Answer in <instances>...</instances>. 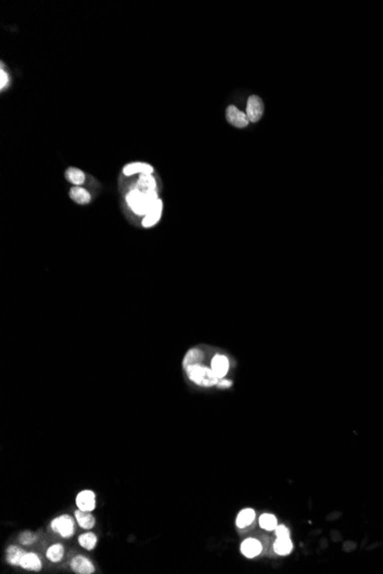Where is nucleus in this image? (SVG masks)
Listing matches in <instances>:
<instances>
[{"instance_id":"obj_19","label":"nucleus","mask_w":383,"mask_h":574,"mask_svg":"<svg viewBox=\"0 0 383 574\" xmlns=\"http://www.w3.org/2000/svg\"><path fill=\"white\" fill-rule=\"evenodd\" d=\"M78 544H80V546L83 549L88 550V552H91V550L94 549L98 545L96 534L91 532V531L80 534V536L78 537Z\"/></svg>"},{"instance_id":"obj_25","label":"nucleus","mask_w":383,"mask_h":574,"mask_svg":"<svg viewBox=\"0 0 383 574\" xmlns=\"http://www.w3.org/2000/svg\"><path fill=\"white\" fill-rule=\"evenodd\" d=\"M274 531L276 538H289V530L284 525H278Z\"/></svg>"},{"instance_id":"obj_26","label":"nucleus","mask_w":383,"mask_h":574,"mask_svg":"<svg viewBox=\"0 0 383 574\" xmlns=\"http://www.w3.org/2000/svg\"><path fill=\"white\" fill-rule=\"evenodd\" d=\"M233 385V382L230 380H226V378H220V380H218L217 383V388L218 389H230V386Z\"/></svg>"},{"instance_id":"obj_7","label":"nucleus","mask_w":383,"mask_h":574,"mask_svg":"<svg viewBox=\"0 0 383 574\" xmlns=\"http://www.w3.org/2000/svg\"><path fill=\"white\" fill-rule=\"evenodd\" d=\"M162 211H163V201L161 198H158V201H156L153 206H152L150 210L148 211V213L146 214L142 218V225L144 228H150V227H154L155 225L158 224V221L161 220V217H162Z\"/></svg>"},{"instance_id":"obj_10","label":"nucleus","mask_w":383,"mask_h":574,"mask_svg":"<svg viewBox=\"0 0 383 574\" xmlns=\"http://www.w3.org/2000/svg\"><path fill=\"white\" fill-rule=\"evenodd\" d=\"M153 174L154 173V167L150 165V164L148 163H144V162H132V163H128L126 165H124L123 167V174L126 175V177H130V175H134V174Z\"/></svg>"},{"instance_id":"obj_12","label":"nucleus","mask_w":383,"mask_h":574,"mask_svg":"<svg viewBox=\"0 0 383 574\" xmlns=\"http://www.w3.org/2000/svg\"><path fill=\"white\" fill-rule=\"evenodd\" d=\"M240 549H241L242 555H244V557L255 558L262 553V549H263V547H262V544L258 540H256V539H252V538H249V539H246V540L242 542Z\"/></svg>"},{"instance_id":"obj_14","label":"nucleus","mask_w":383,"mask_h":574,"mask_svg":"<svg viewBox=\"0 0 383 574\" xmlns=\"http://www.w3.org/2000/svg\"><path fill=\"white\" fill-rule=\"evenodd\" d=\"M75 519L78 526L86 531H91L96 523V517L93 516L92 513H86V511H82L80 509L75 511Z\"/></svg>"},{"instance_id":"obj_6","label":"nucleus","mask_w":383,"mask_h":574,"mask_svg":"<svg viewBox=\"0 0 383 574\" xmlns=\"http://www.w3.org/2000/svg\"><path fill=\"white\" fill-rule=\"evenodd\" d=\"M226 120L234 127L244 128L249 125V118L246 112L241 111L236 105H228L226 109Z\"/></svg>"},{"instance_id":"obj_9","label":"nucleus","mask_w":383,"mask_h":574,"mask_svg":"<svg viewBox=\"0 0 383 574\" xmlns=\"http://www.w3.org/2000/svg\"><path fill=\"white\" fill-rule=\"evenodd\" d=\"M210 368L212 369L214 375L220 378H224L230 370V360L224 354H214L211 359Z\"/></svg>"},{"instance_id":"obj_1","label":"nucleus","mask_w":383,"mask_h":574,"mask_svg":"<svg viewBox=\"0 0 383 574\" xmlns=\"http://www.w3.org/2000/svg\"><path fill=\"white\" fill-rule=\"evenodd\" d=\"M158 198V190L142 191L134 188L126 194L125 201H126L128 208L132 210V212L136 216L144 217Z\"/></svg>"},{"instance_id":"obj_16","label":"nucleus","mask_w":383,"mask_h":574,"mask_svg":"<svg viewBox=\"0 0 383 574\" xmlns=\"http://www.w3.org/2000/svg\"><path fill=\"white\" fill-rule=\"evenodd\" d=\"M255 517H256L255 510L252 509V508H246V509H242L240 513L238 514L236 524L239 529H244V527L252 524L254 521H255Z\"/></svg>"},{"instance_id":"obj_11","label":"nucleus","mask_w":383,"mask_h":574,"mask_svg":"<svg viewBox=\"0 0 383 574\" xmlns=\"http://www.w3.org/2000/svg\"><path fill=\"white\" fill-rule=\"evenodd\" d=\"M18 566H21L23 570H26V571L38 572L42 569V563L40 557L36 553H26L21 562H20Z\"/></svg>"},{"instance_id":"obj_22","label":"nucleus","mask_w":383,"mask_h":574,"mask_svg":"<svg viewBox=\"0 0 383 574\" xmlns=\"http://www.w3.org/2000/svg\"><path fill=\"white\" fill-rule=\"evenodd\" d=\"M274 552L281 556H286L292 550V542L289 538H278L273 545Z\"/></svg>"},{"instance_id":"obj_23","label":"nucleus","mask_w":383,"mask_h":574,"mask_svg":"<svg viewBox=\"0 0 383 574\" xmlns=\"http://www.w3.org/2000/svg\"><path fill=\"white\" fill-rule=\"evenodd\" d=\"M260 526L263 530L266 531H273L278 526V522H276V516L271 514H263L260 517Z\"/></svg>"},{"instance_id":"obj_2","label":"nucleus","mask_w":383,"mask_h":574,"mask_svg":"<svg viewBox=\"0 0 383 574\" xmlns=\"http://www.w3.org/2000/svg\"><path fill=\"white\" fill-rule=\"evenodd\" d=\"M185 372L188 376L190 380L198 386H203V388H211V386H216L218 383V378L212 369L209 367L203 366L201 364L190 365L185 368Z\"/></svg>"},{"instance_id":"obj_5","label":"nucleus","mask_w":383,"mask_h":574,"mask_svg":"<svg viewBox=\"0 0 383 574\" xmlns=\"http://www.w3.org/2000/svg\"><path fill=\"white\" fill-rule=\"evenodd\" d=\"M75 502L77 509L92 513L96 508V495L92 490H83L76 495Z\"/></svg>"},{"instance_id":"obj_3","label":"nucleus","mask_w":383,"mask_h":574,"mask_svg":"<svg viewBox=\"0 0 383 574\" xmlns=\"http://www.w3.org/2000/svg\"><path fill=\"white\" fill-rule=\"evenodd\" d=\"M75 521L76 519H74L70 515H60L50 522V529L62 538H72L75 533Z\"/></svg>"},{"instance_id":"obj_24","label":"nucleus","mask_w":383,"mask_h":574,"mask_svg":"<svg viewBox=\"0 0 383 574\" xmlns=\"http://www.w3.org/2000/svg\"><path fill=\"white\" fill-rule=\"evenodd\" d=\"M18 541L23 546H31L37 541V536L34 532H31V531H24V532L20 534Z\"/></svg>"},{"instance_id":"obj_13","label":"nucleus","mask_w":383,"mask_h":574,"mask_svg":"<svg viewBox=\"0 0 383 574\" xmlns=\"http://www.w3.org/2000/svg\"><path fill=\"white\" fill-rule=\"evenodd\" d=\"M69 197L80 205H86L92 200L91 194L80 186H74L69 190Z\"/></svg>"},{"instance_id":"obj_15","label":"nucleus","mask_w":383,"mask_h":574,"mask_svg":"<svg viewBox=\"0 0 383 574\" xmlns=\"http://www.w3.org/2000/svg\"><path fill=\"white\" fill-rule=\"evenodd\" d=\"M134 188L142 191L158 190V181L153 177V174H140L134 185Z\"/></svg>"},{"instance_id":"obj_20","label":"nucleus","mask_w":383,"mask_h":574,"mask_svg":"<svg viewBox=\"0 0 383 574\" xmlns=\"http://www.w3.org/2000/svg\"><path fill=\"white\" fill-rule=\"evenodd\" d=\"M24 554L26 552L22 548H20V547L15 545H12L6 550V560L8 562V564L18 566L20 565V562H21Z\"/></svg>"},{"instance_id":"obj_18","label":"nucleus","mask_w":383,"mask_h":574,"mask_svg":"<svg viewBox=\"0 0 383 574\" xmlns=\"http://www.w3.org/2000/svg\"><path fill=\"white\" fill-rule=\"evenodd\" d=\"M203 359H204V354H203V352L200 349H196V347H194V349L188 350V352L186 353V355L184 357V360H182L184 369L187 368V367L190 366V365L201 364V361H203Z\"/></svg>"},{"instance_id":"obj_17","label":"nucleus","mask_w":383,"mask_h":574,"mask_svg":"<svg viewBox=\"0 0 383 574\" xmlns=\"http://www.w3.org/2000/svg\"><path fill=\"white\" fill-rule=\"evenodd\" d=\"M64 177L67 179V181L72 183L74 186H82L85 182V179H86L84 171L74 166L68 167L64 173Z\"/></svg>"},{"instance_id":"obj_21","label":"nucleus","mask_w":383,"mask_h":574,"mask_svg":"<svg viewBox=\"0 0 383 574\" xmlns=\"http://www.w3.org/2000/svg\"><path fill=\"white\" fill-rule=\"evenodd\" d=\"M64 557V547L61 544H54L46 550V558L52 563H58Z\"/></svg>"},{"instance_id":"obj_27","label":"nucleus","mask_w":383,"mask_h":574,"mask_svg":"<svg viewBox=\"0 0 383 574\" xmlns=\"http://www.w3.org/2000/svg\"><path fill=\"white\" fill-rule=\"evenodd\" d=\"M0 79H2L0 80V88L4 89L7 85V83H8V75H7V73L5 72V70H4L2 68V70H0Z\"/></svg>"},{"instance_id":"obj_8","label":"nucleus","mask_w":383,"mask_h":574,"mask_svg":"<svg viewBox=\"0 0 383 574\" xmlns=\"http://www.w3.org/2000/svg\"><path fill=\"white\" fill-rule=\"evenodd\" d=\"M70 568L77 574H92L96 572V566L88 557L77 555L70 562Z\"/></svg>"},{"instance_id":"obj_4","label":"nucleus","mask_w":383,"mask_h":574,"mask_svg":"<svg viewBox=\"0 0 383 574\" xmlns=\"http://www.w3.org/2000/svg\"><path fill=\"white\" fill-rule=\"evenodd\" d=\"M250 123L260 122L264 115V103L258 95H250L247 101V109H246Z\"/></svg>"}]
</instances>
